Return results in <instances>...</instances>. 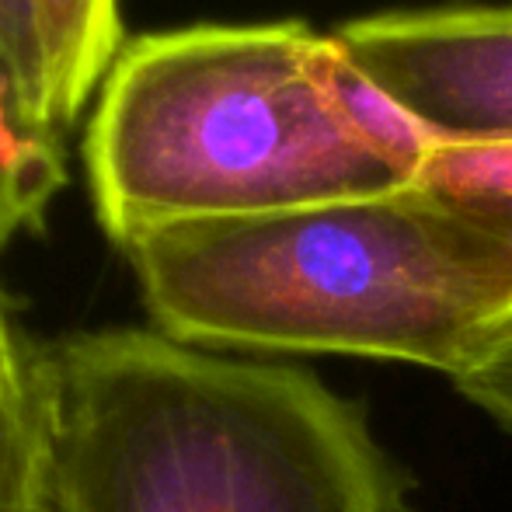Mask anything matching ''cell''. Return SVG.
Instances as JSON below:
<instances>
[{
    "label": "cell",
    "instance_id": "cell-3",
    "mask_svg": "<svg viewBox=\"0 0 512 512\" xmlns=\"http://www.w3.org/2000/svg\"><path fill=\"white\" fill-rule=\"evenodd\" d=\"M150 328L237 356H363L464 373L512 328V251L411 182L126 244Z\"/></svg>",
    "mask_w": 512,
    "mask_h": 512
},
{
    "label": "cell",
    "instance_id": "cell-8",
    "mask_svg": "<svg viewBox=\"0 0 512 512\" xmlns=\"http://www.w3.org/2000/svg\"><path fill=\"white\" fill-rule=\"evenodd\" d=\"M46 506V429L28 370L0 384V512H42Z\"/></svg>",
    "mask_w": 512,
    "mask_h": 512
},
{
    "label": "cell",
    "instance_id": "cell-10",
    "mask_svg": "<svg viewBox=\"0 0 512 512\" xmlns=\"http://www.w3.org/2000/svg\"><path fill=\"white\" fill-rule=\"evenodd\" d=\"M453 387L512 436V328L502 331L464 373H457Z\"/></svg>",
    "mask_w": 512,
    "mask_h": 512
},
{
    "label": "cell",
    "instance_id": "cell-4",
    "mask_svg": "<svg viewBox=\"0 0 512 512\" xmlns=\"http://www.w3.org/2000/svg\"><path fill=\"white\" fill-rule=\"evenodd\" d=\"M331 35L359 81L429 143H512V4L380 11Z\"/></svg>",
    "mask_w": 512,
    "mask_h": 512
},
{
    "label": "cell",
    "instance_id": "cell-5",
    "mask_svg": "<svg viewBox=\"0 0 512 512\" xmlns=\"http://www.w3.org/2000/svg\"><path fill=\"white\" fill-rule=\"evenodd\" d=\"M63 185V133L35 112L0 53V255L21 237L46 230Z\"/></svg>",
    "mask_w": 512,
    "mask_h": 512
},
{
    "label": "cell",
    "instance_id": "cell-9",
    "mask_svg": "<svg viewBox=\"0 0 512 512\" xmlns=\"http://www.w3.org/2000/svg\"><path fill=\"white\" fill-rule=\"evenodd\" d=\"M0 53L21 81L32 108L53 126L46 112V46H42L35 0H0Z\"/></svg>",
    "mask_w": 512,
    "mask_h": 512
},
{
    "label": "cell",
    "instance_id": "cell-1",
    "mask_svg": "<svg viewBox=\"0 0 512 512\" xmlns=\"http://www.w3.org/2000/svg\"><path fill=\"white\" fill-rule=\"evenodd\" d=\"M429 140L307 21L185 25L122 42L84 136L112 244L196 220L384 196Z\"/></svg>",
    "mask_w": 512,
    "mask_h": 512
},
{
    "label": "cell",
    "instance_id": "cell-6",
    "mask_svg": "<svg viewBox=\"0 0 512 512\" xmlns=\"http://www.w3.org/2000/svg\"><path fill=\"white\" fill-rule=\"evenodd\" d=\"M46 46V112L67 133L122 49L119 0H35Z\"/></svg>",
    "mask_w": 512,
    "mask_h": 512
},
{
    "label": "cell",
    "instance_id": "cell-7",
    "mask_svg": "<svg viewBox=\"0 0 512 512\" xmlns=\"http://www.w3.org/2000/svg\"><path fill=\"white\" fill-rule=\"evenodd\" d=\"M415 182L453 203L512 251V143L509 147L429 143Z\"/></svg>",
    "mask_w": 512,
    "mask_h": 512
},
{
    "label": "cell",
    "instance_id": "cell-2",
    "mask_svg": "<svg viewBox=\"0 0 512 512\" xmlns=\"http://www.w3.org/2000/svg\"><path fill=\"white\" fill-rule=\"evenodd\" d=\"M42 512H408L366 411L297 366L157 328L32 349Z\"/></svg>",
    "mask_w": 512,
    "mask_h": 512
}]
</instances>
